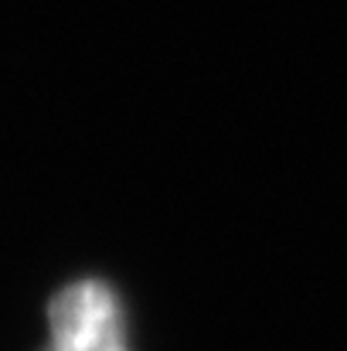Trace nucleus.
Returning a JSON list of instances; mask_svg holds the SVG:
<instances>
[{
  "label": "nucleus",
  "mask_w": 347,
  "mask_h": 351,
  "mask_svg": "<svg viewBox=\"0 0 347 351\" xmlns=\"http://www.w3.org/2000/svg\"><path fill=\"white\" fill-rule=\"evenodd\" d=\"M48 351H129L119 300L103 280H79L58 290L48 304Z\"/></svg>",
  "instance_id": "f257e3e1"
}]
</instances>
